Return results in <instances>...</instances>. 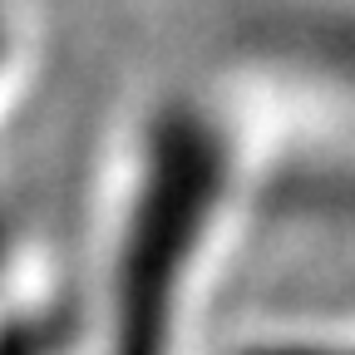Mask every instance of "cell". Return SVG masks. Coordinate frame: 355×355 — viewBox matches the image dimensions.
<instances>
[{
  "label": "cell",
  "instance_id": "6da1fadb",
  "mask_svg": "<svg viewBox=\"0 0 355 355\" xmlns=\"http://www.w3.org/2000/svg\"><path fill=\"white\" fill-rule=\"evenodd\" d=\"M6 64H10V25L0 15V79H6Z\"/></svg>",
  "mask_w": 355,
  "mask_h": 355
}]
</instances>
